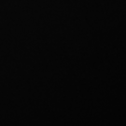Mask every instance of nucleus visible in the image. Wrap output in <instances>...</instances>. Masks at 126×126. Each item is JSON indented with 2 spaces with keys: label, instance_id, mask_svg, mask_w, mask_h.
Returning <instances> with one entry per match:
<instances>
[]
</instances>
